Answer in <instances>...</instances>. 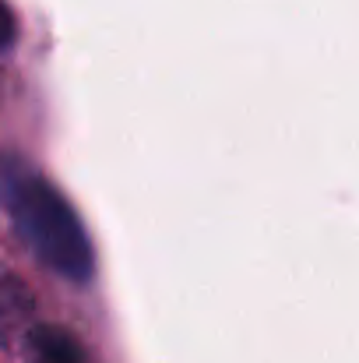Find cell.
Returning <instances> with one entry per match:
<instances>
[{
	"label": "cell",
	"instance_id": "6da1fadb",
	"mask_svg": "<svg viewBox=\"0 0 359 363\" xmlns=\"http://www.w3.org/2000/svg\"><path fill=\"white\" fill-rule=\"evenodd\" d=\"M0 198L25 247L57 275L71 282H89L96 272L92 240L71 208V201L28 162H0Z\"/></svg>",
	"mask_w": 359,
	"mask_h": 363
},
{
	"label": "cell",
	"instance_id": "7a4b0ae2",
	"mask_svg": "<svg viewBox=\"0 0 359 363\" xmlns=\"http://www.w3.org/2000/svg\"><path fill=\"white\" fill-rule=\"evenodd\" d=\"M25 363H85V353L64 328L35 325L25 335Z\"/></svg>",
	"mask_w": 359,
	"mask_h": 363
},
{
	"label": "cell",
	"instance_id": "3957f363",
	"mask_svg": "<svg viewBox=\"0 0 359 363\" xmlns=\"http://www.w3.org/2000/svg\"><path fill=\"white\" fill-rule=\"evenodd\" d=\"M14 35H18V25H14V14H11V7H7V0H0V53H4V50H11V43H14Z\"/></svg>",
	"mask_w": 359,
	"mask_h": 363
}]
</instances>
